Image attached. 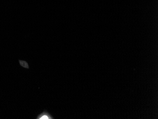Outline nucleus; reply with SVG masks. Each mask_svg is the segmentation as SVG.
Masks as SVG:
<instances>
[{"label": "nucleus", "instance_id": "nucleus-2", "mask_svg": "<svg viewBox=\"0 0 158 119\" xmlns=\"http://www.w3.org/2000/svg\"><path fill=\"white\" fill-rule=\"evenodd\" d=\"M19 64L21 65V67H22L23 68L26 69H29V64L27 62L22 60H19Z\"/></svg>", "mask_w": 158, "mask_h": 119}, {"label": "nucleus", "instance_id": "nucleus-1", "mask_svg": "<svg viewBox=\"0 0 158 119\" xmlns=\"http://www.w3.org/2000/svg\"><path fill=\"white\" fill-rule=\"evenodd\" d=\"M37 119H54V117L47 111H44L37 115Z\"/></svg>", "mask_w": 158, "mask_h": 119}]
</instances>
